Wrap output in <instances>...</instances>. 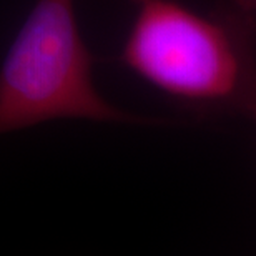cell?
I'll use <instances>...</instances> for the list:
<instances>
[{
  "instance_id": "cell-1",
  "label": "cell",
  "mask_w": 256,
  "mask_h": 256,
  "mask_svg": "<svg viewBox=\"0 0 256 256\" xmlns=\"http://www.w3.org/2000/svg\"><path fill=\"white\" fill-rule=\"evenodd\" d=\"M122 48L126 68L203 114L256 120V25L240 8L200 14L176 0H142Z\"/></svg>"
},
{
  "instance_id": "cell-2",
  "label": "cell",
  "mask_w": 256,
  "mask_h": 256,
  "mask_svg": "<svg viewBox=\"0 0 256 256\" xmlns=\"http://www.w3.org/2000/svg\"><path fill=\"white\" fill-rule=\"evenodd\" d=\"M92 70L74 0H37L0 68V135L65 118L160 124L108 104Z\"/></svg>"
},
{
  "instance_id": "cell-3",
  "label": "cell",
  "mask_w": 256,
  "mask_h": 256,
  "mask_svg": "<svg viewBox=\"0 0 256 256\" xmlns=\"http://www.w3.org/2000/svg\"><path fill=\"white\" fill-rule=\"evenodd\" d=\"M233 4L234 8H240L243 12L248 14H256V0H230Z\"/></svg>"
},
{
  "instance_id": "cell-4",
  "label": "cell",
  "mask_w": 256,
  "mask_h": 256,
  "mask_svg": "<svg viewBox=\"0 0 256 256\" xmlns=\"http://www.w3.org/2000/svg\"><path fill=\"white\" fill-rule=\"evenodd\" d=\"M130 2H133V4H140L142 0H130Z\"/></svg>"
}]
</instances>
